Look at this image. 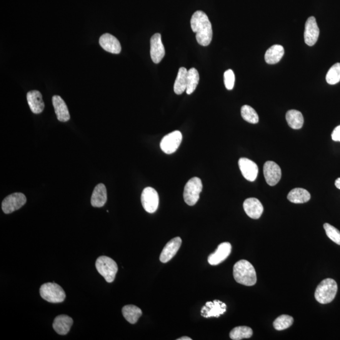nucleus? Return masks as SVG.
<instances>
[{
    "label": "nucleus",
    "instance_id": "f257e3e1",
    "mask_svg": "<svg viewBox=\"0 0 340 340\" xmlns=\"http://www.w3.org/2000/svg\"><path fill=\"white\" fill-rule=\"evenodd\" d=\"M191 24L192 31L196 34L197 42L202 46H209L212 39V29L207 15L202 11L195 12Z\"/></svg>",
    "mask_w": 340,
    "mask_h": 340
},
{
    "label": "nucleus",
    "instance_id": "f03ea898",
    "mask_svg": "<svg viewBox=\"0 0 340 340\" xmlns=\"http://www.w3.org/2000/svg\"><path fill=\"white\" fill-rule=\"evenodd\" d=\"M233 276L237 283L246 286H252L257 283V273L252 264L245 260L235 264Z\"/></svg>",
    "mask_w": 340,
    "mask_h": 340
},
{
    "label": "nucleus",
    "instance_id": "7ed1b4c3",
    "mask_svg": "<svg viewBox=\"0 0 340 340\" xmlns=\"http://www.w3.org/2000/svg\"><path fill=\"white\" fill-rule=\"evenodd\" d=\"M337 291L336 281L332 279L323 280L317 287L315 291V299L319 303L328 304L333 301Z\"/></svg>",
    "mask_w": 340,
    "mask_h": 340
},
{
    "label": "nucleus",
    "instance_id": "20e7f679",
    "mask_svg": "<svg viewBox=\"0 0 340 340\" xmlns=\"http://www.w3.org/2000/svg\"><path fill=\"white\" fill-rule=\"evenodd\" d=\"M96 267L97 271L107 282H114L118 272V266L114 260L106 256L100 257L97 260Z\"/></svg>",
    "mask_w": 340,
    "mask_h": 340
},
{
    "label": "nucleus",
    "instance_id": "39448f33",
    "mask_svg": "<svg viewBox=\"0 0 340 340\" xmlns=\"http://www.w3.org/2000/svg\"><path fill=\"white\" fill-rule=\"evenodd\" d=\"M40 294L42 299L51 303H61L66 298L64 290L54 282H47L42 285L40 288Z\"/></svg>",
    "mask_w": 340,
    "mask_h": 340
},
{
    "label": "nucleus",
    "instance_id": "423d86ee",
    "mask_svg": "<svg viewBox=\"0 0 340 340\" xmlns=\"http://www.w3.org/2000/svg\"><path fill=\"white\" fill-rule=\"evenodd\" d=\"M202 188L203 186L201 180L198 177H194L189 180L185 186L184 192V199L186 204L190 206L196 204L200 198Z\"/></svg>",
    "mask_w": 340,
    "mask_h": 340
},
{
    "label": "nucleus",
    "instance_id": "0eeeda50",
    "mask_svg": "<svg viewBox=\"0 0 340 340\" xmlns=\"http://www.w3.org/2000/svg\"><path fill=\"white\" fill-rule=\"evenodd\" d=\"M159 196L156 190L152 187H146L141 194V203L145 211L152 214L157 211L159 206Z\"/></svg>",
    "mask_w": 340,
    "mask_h": 340
},
{
    "label": "nucleus",
    "instance_id": "6e6552de",
    "mask_svg": "<svg viewBox=\"0 0 340 340\" xmlns=\"http://www.w3.org/2000/svg\"><path fill=\"white\" fill-rule=\"evenodd\" d=\"M182 141L181 132L176 131L171 132L162 139L160 147L164 153L171 154L178 149Z\"/></svg>",
    "mask_w": 340,
    "mask_h": 340
},
{
    "label": "nucleus",
    "instance_id": "1a4fd4ad",
    "mask_svg": "<svg viewBox=\"0 0 340 340\" xmlns=\"http://www.w3.org/2000/svg\"><path fill=\"white\" fill-rule=\"evenodd\" d=\"M26 197L22 193H14L7 196L2 202V210L6 214H11L26 204Z\"/></svg>",
    "mask_w": 340,
    "mask_h": 340
},
{
    "label": "nucleus",
    "instance_id": "9d476101",
    "mask_svg": "<svg viewBox=\"0 0 340 340\" xmlns=\"http://www.w3.org/2000/svg\"><path fill=\"white\" fill-rule=\"evenodd\" d=\"M264 174L267 183L269 186H274L281 181L282 171L276 162L269 161L264 164Z\"/></svg>",
    "mask_w": 340,
    "mask_h": 340
},
{
    "label": "nucleus",
    "instance_id": "9b49d317",
    "mask_svg": "<svg viewBox=\"0 0 340 340\" xmlns=\"http://www.w3.org/2000/svg\"><path fill=\"white\" fill-rule=\"evenodd\" d=\"M319 36V29L314 17H310L305 24L304 41L309 46L316 43Z\"/></svg>",
    "mask_w": 340,
    "mask_h": 340
},
{
    "label": "nucleus",
    "instance_id": "f8f14e48",
    "mask_svg": "<svg viewBox=\"0 0 340 340\" xmlns=\"http://www.w3.org/2000/svg\"><path fill=\"white\" fill-rule=\"evenodd\" d=\"M226 304L219 300L207 302L206 305L202 307L201 315L206 318L211 317H219L226 312Z\"/></svg>",
    "mask_w": 340,
    "mask_h": 340
},
{
    "label": "nucleus",
    "instance_id": "ddd939ff",
    "mask_svg": "<svg viewBox=\"0 0 340 340\" xmlns=\"http://www.w3.org/2000/svg\"><path fill=\"white\" fill-rule=\"evenodd\" d=\"M238 164L242 176L249 182H254L259 174V167L254 162L246 157L239 159Z\"/></svg>",
    "mask_w": 340,
    "mask_h": 340
},
{
    "label": "nucleus",
    "instance_id": "4468645a",
    "mask_svg": "<svg viewBox=\"0 0 340 340\" xmlns=\"http://www.w3.org/2000/svg\"><path fill=\"white\" fill-rule=\"evenodd\" d=\"M231 244L228 242L220 244L213 253L208 257V262L211 266H217L224 262L229 256L231 252Z\"/></svg>",
    "mask_w": 340,
    "mask_h": 340
},
{
    "label": "nucleus",
    "instance_id": "2eb2a0df",
    "mask_svg": "<svg viewBox=\"0 0 340 340\" xmlns=\"http://www.w3.org/2000/svg\"><path fill=\"white\" fill-rule=\"evenodd\" d=\"M182 242V239L180 237H175L167 242L160 254L159 261L164 264L171 261L178 252Z\"/></svg>",
    "mask_w": 340,
    "mask_h": 340
},
{
    "label": "nucleus",
    "instance_id": "dca6fc26",
    "mask_svg": "<svg viewBox=\"0 0 340 340\" xmlns=\"http://www.w3.org/2000/svg\"><path fill=\"white\" fill-rule=\"evenodd\" d=\"M151 57L154 63H159L165 55V49L161 41V34H155L151 39Z\"/></svg>",
    "mask_w": 340,
    "mask_h": 340
},
{
    "label": "nucleus",
    "instance_id": "f3484780",
    "mask_svg": "<svg viewBox=\"0 0 340 340\" xmlns=\"http://www.w3.org/2000/svg\"><path fill=\"white\" fill-rule=\"evenodd\" d=\"M99 44L105 51L110 53L118 54L121 52V45L119 40L112 35L107 33L101 37Z\"/></svg>",
    "mask_w": 340,
    "mask_h": 340
},
{
    "label": "nucleus",
    "instance_id": "a211bd4d",
    "mask_svg": "<svg viewBox=\"0 0 340 340\" xmlns=\"http://www.w3.org/2000/svg\"><path fill=\"white\" fill-rule=\"evenodd\" d=\"M243 208L246 214L253 219H258L264 212V207L259 199L249 198L245 200Z\"/></svg>",
    "mask_w": 340,
    "mask_h": 340
},
{
    "label": "nucleus",
    "instance_id": "6ab92c4d",
    "mask_svg": "<svg viewBox=\"0 0 340 340\" xmlns=\"http://www.w3.org/2000/svg\"><path fill=\"white\" fill-rule=\"evenodd\" d=\"M27 102L31 111L35 114H39L43 112L44 103L41 92L32 91L27 94Z\"/></svg>",
    "mask_w": 340,
    "mask_h": 340
},
{
    "label": "nucleus",
    "instance_id": "aec40b11",
    "mask_svg": "<svg viewBox=\"0 0 340 340\" xmlns=\"http://www.w3.org/2000/svg\"><path fill=\"white\" fill-rule=\"evenodd\" d=\"M52 104L57 119L63 122L68 121L70 119L69 112L63 99L59 96H54L52 97Z\"/></svg>",
    "mask_w": 340,
    "mask_h": 340
},
{
    "label": "nucleus",
    "instance_id": "412c9836",
    "mask_svg": "<svg viewBox=\"0 0 340 340\" xmlns=\"http://www.w3.org/2000/svg\"><path fill=\"white\" fill-rule=\"evenodd\" d=\"M73 324V320L66 315H60L54 319L52 326L55 331L60 335H66L68 333Z\"/></svg>",
    "mask_w": 340,
    "mask_h": 340
},
{
    "label": "nucleus",
    "instance_id": "4be33fe9",
    "mask_svg": "<svg viewBox=\"0 0 340 340\" xmlns=\"http://www.w3.org/2000/svg\"><path fill=\"white\" fill-rule=\"evenodd\" d=\"M107 201V189L105 185H97L95 188L91 199L92 206L94 207H102Z\"/></svg>",
    "mask_w": 340,
    "mask_h": 340
},
{
    "label": "nucleus",
    "instance_id": "5701e85b",
    "mask_svg": "<svg viewBox=\"0 0 340 340\" xmlns=\"http://www.w3.org/2000/svg\"><path fill=\"white\" fill-rule=\"evenodd\" d=\"M284 54V47L281 45H274L267 50L265 54V60L269 64H277L281 61Z\"/></svg>",
    "mask_w": 340,
    "mask_h": 340
},
{
    "label": "nucleus",
    "instance_id": "b1692460",
    "mask_svg": "<svg viewBox=\"0 0 340 340\" xmlns=\"http://www.w3.org/2000/svg\"><path fill=\"white\" fill-rule=\"evenodd\" d=\"M287 199L294 204L306 203L311 199V194L306 190L296 188L289 192Z\"/></svg>",
    "mask_w": 340,
    "mask_h": 340
},
{
    "label": "nucleus",
    "instance_id": "393cba45",
    "mask_svg": "<svg viewBox=\"0 0 340 340\" xmlns=\"http://www.w3.org/2000/svg\"><path fill=\"white\" fill-rule=\"evenodd\" d=\"M187 75H188V70L186 67H182L179 69L178 75H177L174 84V92L177 95H181L186 91Z\"/></svg>",
    "mask_w": 340,
    "mask_h": 340
},
{
    "label": "nucleus",
    "instance_id": "a878e982",
    "mask_svg": "<svg viewBox=\"0 0 340 340\" xmlns=\"http://www.w3.org/2000/svg\"><path fill=\"white\" fill-rule=\"evenodd\" d=\"M286 120L289 126L294 129H301L304 124V117L301 112L290 110L286 114Z\"/></svg>",
    "mask_w": 340,
    "mask_h": 340
},
{
    "label": "nucleus",
    "instance_id": "bb28decb",
    "mask_svg": "<svg viewBox=\"0 0 340 340\" xmlns=\"http://www.w3.org/2000/svg\"><path fill=\"white\" fill-rule=\"evenodd\" d=\"M122 312L125 319L131 324H136L142 314L141 309L134 305L125 306Z\"/></svg>",
    "mask_w": 340,
    "mask_h": 340
},
{
    "label": "nucleus",
    "instance_id": "cd10ccee",
    "mask_svg": "<svg viewBox=\"0 0 340 340\" xmlns=\"http://www.w3.org/2000/svg\"><path fill=\"white\" fill-rule=\"evenodd\" d=\"M199 74L198 71L194 67L190 69L187 75V94L191 95L196 91L199 82Z\"/></svg>",
    "mask_w": 340,
    "mask_h": 340
},
{
    "label": "nucleus",
    "instance_id": "c85d7f7f",
    "mask_svg": "<svg viewBox=\"0 0 340 340\" xmlns=\"http://www.w3.org/2000/svg\"><path fill=\"white\" fill-rule=\"evenodd\" d=\"M252 335V330L247 326H237L230 332L229 336L233 340H241L249 338Z\"/></svg>",
    "mask_w": 340,
    "mask_h": 340
},
{
    "label": "nucleus",
    "instance_id": "c756f323",
    "mask_svg": "<svg viewBox=\"0 0 340 340\" xmlns=\"http://www.w3.org/2000/svg\"><path fill=\"white\" fill-rule=\"evenodd\" d=\"M241 116L244 121L251 124H257L259 121V117L257 112L251 107L245 105L241 110Z\"/></svg>",
    "mask_w": 340,
    "mask_h": 340
},
{
    "label": "nucleus",
    "instance_id": "7c9ffc66",
    "mask_svg": "<svg viewBox=\"0 0 340 340\" xmlns=\"http://www.w3.org/2000/svg\"><path fill=\"white\" fill-rule=\"evenodd\" d=\"M293 322V317L289 316V315L284 314L277 317L275 320L273 325L275 329L278 330V331H282V330L289 328L290 326H292Z\"/></svg>",
    "mask_w": 340,
    "mask_h": 340
},
{
    "label": "nucleus",
    "instance_id": "2f4dec72",
    "mask_svg": "<svg viewBox=\"0 0 340 340\" xmlns=\"http://www.w3.org/2000/svg\"><path fill=\"white\" fill-rule=\"evenodd\" d=\"M326 80L329 84H335L340 81V63L334 64L327 72Z\"/></svg>",
    "mask_w": 340,
    "mask_h": 340
},
{
    "label": "nucleus",
    "instance_id": "473e14b6",
    "mask_svg": "<svg viewBox=\"0 0 340 340\" xmlns=\"http://www.w3.org/2000/svg\"><path fill=\"white\" fill-rule=\"evenodd\" d=\"M323 227L327 237L335 243L340 245V232L339 230L328 223H325Z\"/></svg>",
    "mask_w": 340,
    "mask_h": 340
},
{
    "label": "nucleus",
    "instance_id": "72a5a7b5",
    "mask_svg": "<svg viewBox=\"0 0 340 340\" xmlns=\"http://www.w3.org/2000/svg\"><path fill=\"white\" fill-rule=\"evenodd\" d=\"M224 84L228 91L233 89L235 82V75L231 69L227 70L224 74Z\"/></svg>",
    "mask_w": 340,
    "mask_h": 340
},
{
    "label": "nucleus",
    "instance_id": "f704fd0d",
    "mask_svg": "<svg viewBox=\"0 0 340 340\" xmlns=\"http://www.w3.org/2000/svg\"><path fill=\"white\" fill-rule=\"evenodd\" d=\"M331 137L334 141L340 142V125L333 130L331 134Z\"/></svg>",
    "mask_w": 340,
    "mask_h": 340
},
{
    "label": "nucleus",
    "instance_id": "c9c22d12",
    "mask_svg": "<svg viewBox=\"0 0 340 340\" xmlns=\"http://www.w3.org/2000/svg\"><path fill=\"white\" fill-rule=\"evenodd\" d=\"M335 186H336V188L340 190V178L336 179V181H335Z\"/></svg>",
    "mask_w": 340,
    "mask_h": 340
},
{
    "label": "nucleus",
    "instance_id": "e433bc0d",
    "mask_svg": "<svg viewBox=\"0 0 340 340\" xmlns=\"http://www.w3.org/2000/svg\"><path fill=\"white\" fill-rule=\"evenodd\" d=\"M192 339L191 338V337L188 336H183L179 337V338L177 339V340H192Z\"/></svg>",
    "mask_w": 340,
    "mask_h": 340
}]
</instances>
